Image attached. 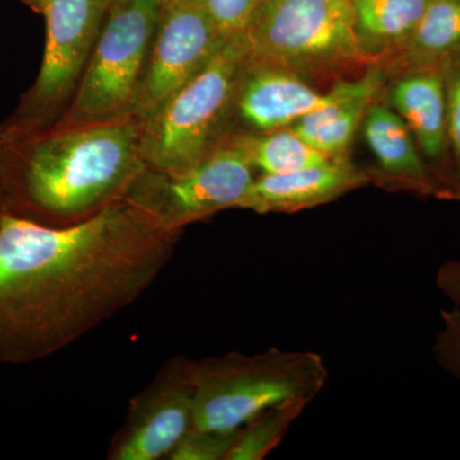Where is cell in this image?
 <instances>
[{"label": "cell", "instance_id": "1", "mask_svg": "<svg viewBox=\"0 0 460 460\" xmlns=\"http://www.w3.org/2000/svg\"><path fill=\"white\" fill-rule=\"evenodd\" d=\"M183 232L127 199L69 226L0 214V363L47 358L128 307Z\"/></svg>", "mask_w": 460, "mask_h": 460}, {"label": "cell", "instance_id": "2", "mask_svg": "<svg viewBox=\"0 0 460 460\" xmlns=\"http://www.w3.org/2000/svg\"><path fill=\"white\" fill-rule=\"evenodd\" d=\"M2 175L4 210L48 226H69L126 199L147 168L141 122L22 123L11 133Z\"/></svg>", "mask_w": 460, "mask_h": 460}, {"label": "cell", "instance_id": "3", "mask_svg": "<svg viewBox=\"0 0 460 460\" xmlns=\"http://www.w3.org/2000/svg\"><path fill=\"white\" fill-rule=\"evenodd\" d=\"M329 372L320 354L269 348L193 361V425L202 429H241L260 411L292 398L314 401Z\"/></svg>", "mask_w": 460, "mask_h": 460}, {"label": "cell", "instance_id": "4", "mask_svg": "<svg viewBox=\"0 0 460 460\" xmlns=\"http://www.w3.org/2000/svg\"><path fill=\"white\" fill-rule=\"evenodd\" d=\"M246 66L244 36L226 40L204 68L141 123V153L148 169L190 168L222 144Z\"/></svg>", "mask_w": 460, "mask_h": 460}, {"label": "cell", "instance_id": "5", "mask_svg": "<svg viewBox=\"0 0 460 460\" xmlns=\"http://www.w3.org/2000/svg\"><path fill=\"white\" fill-rule=\"evenodd\" d=\"M248 68L319 75L367 59L352 0H260L246 31Z\"/></svg>", "mask_w": 460, "mask_h": 460}, {"label": "cell", "instance_id": "6", "mask_svg": "<svg viewBox=\"0 0 460 460\" xmlns=\"http://www.w3.org/2000/svg\"><path fill=\"white\" fill-rule=\"evenodd\" d=\"M168 0H111L81 83L57 120L98 122L132 115Z\"/></svg>", "mask_w": 460, "mask_h": 460}, {"label": "cell", "instance_id": "7", "mask_svg": "<svg viewBox=\"0 0 460 460\" xmlns=\"http://www.w3.org/2000/svg\"><path fill=\"white\" fill-rule=\"evenodd\" d=\"M255 168L234 136L228 135L198 164L178 172L145 169L127 201L163 228L183 232L219 211L238 208L255 181Z\"/></svg>", "mask_w": 460, "mask_h": 460}, {"label": "cell", "instance_id": "8", "mask_svg": "<svg viewBox=\"0 0 460 460\" xmlns=\"http://www.w3.org/2000/svg\"><path fill=\"white\" fill-rule=\"evenodd\" d=\"M111 0H38L47 41L23 123L56 122L74 98L102 31Z\"/></svg>", "mask_w": 460, "mask_h": 460}, {"label": "cell", "instance_id": "9", "mask_svg": "<svg viewBox=\"0 0 460 460\" xmlns=\"http://www.w3.org/2000/svg\"><path fill=\"white\" fill-rule=\"evenodd\" d=\"M193 359L178 354L129 402L126 420L115 432L109 460L166 459L193 425Z\"/></svg>", "mask_w": 460, "mask_h": 460}, {"label": "cell", "instance_id": "10", "mask_svg": "<svg viewBox=\"0 0 460 460\" xmlns=\"http://www.w3.org/2000/svg\"><path fill=\"white\" fill-rule=\"evenodd\" d=\"M226 39L198 0H168L132 115L146 120L214 57Z\"/></svg>", "mask_w": 460, "mask_h": 460}, {"label": "cell", "instance_id": "11", "mask_svg": "<svg viewBox=\"0 0 460 460\" xmlns=\"http://www.w3.org/2000/svg\"><path fill=\"white\" fill-rule=\"evenodd\" d=\"M392 99L435 177L450 199H460L447 138L444 65L410 69L396 83Z\"/></svg>", "mask_w": 460, "mask_h": 460}, {"label": "cell", "instance_id": "12", "mask_svg": "<svg viewBox=\"0 0 460 460\" xmlns=\"http://www.w3.org/2000/svg\"><path fill=\"white\" fill-rule=\"evenodd\" d=\"M371 181L347 156L287 174L255 178L238 208L259 214L296 213L334 201Z\"/></svg>", "mask_w": 460, "mask_h": 460}, {"label": "cell", "instance_id": "13", "mask_svg": "<svg viewBox=\"0 0 460 460\" xmlns=\"http://www.w3.org/2000/svg\"><path fill=\"white\" fill-rule=\"evenodd\" d=\"M337 89L320 93L298 75L269 68H248L239 84L235 108L243 122L262 132L277 131L329 107Z\"/></svg>", "mask_w": 460, "mask_h": 460}, {"label": "cell", "instance_id": "14", "mask_svg": "<svg viewBox=\"0 0 460 460\" xmlns=\"http://www.w3.org/2000/svg\"><path fill=\"white\" fill-rule=\"evenodd\" d=\"M363 133L381 169L402 189L422 196L450 199L423 159L401 115L383 105L371 104L363 119Z\"/></svg>", "mask_w": 460, "mask_h": 460}, {"label": "cell", "instance_id": "15", "mask_svg": "<svg viewBox=\"0 0 460 460\" xmlns=\"http://www.w3.org/2000/svg\"><path fill=\"white\" fill-rule=\"evenodd\" d=\"M381 83L380 72L371 71L354 83L337 84L335 102L305 115L295 123L293 131L326 156H345Z\"/></svg>", "mask_w": 460, "mask_h": 460}, {"label": "cell", "instance_id": "16", "mask_svg": "<svg viewBox=\"0 0 460 460\" xmlns=\"http://www.w3.org/2000/svg\"><path fill=\"white\" fill-rule=\"evenodd\" d=\"M428 0H352L357 36L367 56L387 49H404Z\"/></svg>", "mask_w": 460, "mask_h": 460}, {"label": "cell", "instance_id": "17", "mask_svg": "<svg viewBox=\"0 0 460 460\" xmlns=\"http://www.w3.org/2000/svg\"><path fill=\"white\" fill-rule=\"evenodd\" d=\"M460 50V0H428L404 47L410 69L443 66Z\"/></svg>", "mask_w": 460, "mask_h": 460}, {"label": "cell", "instance_id": "18", "mask_svg": "<svg viewBox=\"0 0 460 460\" xmlns=\"http://www.w3.org/2000/svg\"><path fill=\"white\" fill-rule=\"evenodd\" d=\"M233 136L246 151L253 168L262 174H287L334 159L311 146L293 128L266 132L261 137L250 135Z\"/></svg>", "mask_w": 460, "mask_h": 460}, {"label": "cell", "instance_id": "19", "mask_svg": "<svg viewBox=\"0 0 460 460\" xmlns=\"http://www.w3.org/2000/svg\"><path fill=\"white\" fill-rule=\"evenodd\" d=\"M313 401L292 398L266 408L239 429L226 460L265 459L279 447L288 429Z\"/></svg>", "mask_w": 460, "mask_h": 460}, {"label": "cell", "instance_id": "20", "mask_svg": "<svg viewBox=\"0 0 460 460\" xmlns=\"http://www.w3.org/2000/svg\"><path fill=\"white\" fill-rule=\"evenodd\" d=\"M239 429L217 431L192 426L172 447L168 460H226L237 440Z\"/></svg>", "mask_w": 460, "mask_h": 460}, {"label": "cell", "instance_id": "21", "mask_svg": "<svg viewBox=\"0 0 460 460\" xmlns=\"http://www.w3.org/2000/svg\"><path fill=\"white\" fill-rule=\"evenodd\" d=\"M226 40L243 36L260 0H198Z\"/></svg>", "mask_w": 460, "mask_h": 460}, {"label": "cell", "instance_id": "22", "mask_svg": "<svg viewBox=\"0 0 460 460\" xmlns=\"http://www.w3.org/2000/svg\"><path fill=\"white\" fill-rule=\"evenodd\" d=\"M447 127L460 190V50L444 62Z\"/></svg>", "mask_w": 460, "mask_h": 460}, {"label": "cell", "instance_id": "23", "mask_svg": "<svg viewBox=\"0 0 460 460\" xmlns=\"http://www.w3.org/2000/svg\"><path fill=\"white\" fill-rule=\"evenodd\" d=\"M443 326L436 334L432 353L438 366L460 380V307L440 313Z\"/></svg>", "mask_w": 460, "mask_h": 460}, {"label": "cell", "instance_id": "24", "mask_svg": "<svg viewBox=\"0 0 460 460\" xmlns=\"http://www.w3.org/2000/svg\"><path fill=\"white\" fill-rule=\"evenodd\" d=\"M436 286L456 307H460V261L458 260H450L438 268L436 272Z\"/></svg>", "mask_w": 460, "mask_h": 460}, {"label": "cell", "instance_id": "25", "mask_svg": "<svg viewBox=\"0 0 460 460\" xmlns=\"http://www.w3.org/2000/svg\"><path fill=\"white\" fill-rule=\"evenodd\" d=\"M27 2H29L30 4L33 5V7H36V2H38V0H27Z\"/></svg>", "mask_w": 460, "mask_h": 460}]
</instances>
